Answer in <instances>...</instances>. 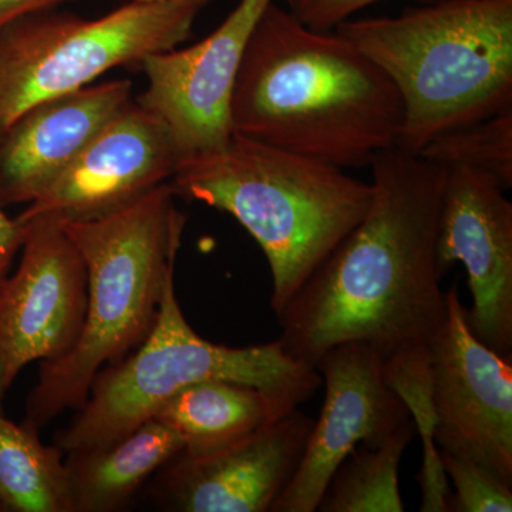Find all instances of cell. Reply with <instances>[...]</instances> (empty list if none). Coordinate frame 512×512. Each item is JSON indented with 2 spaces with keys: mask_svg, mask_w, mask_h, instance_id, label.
I'll return each instance as SVG.
<instances>
[{
  "mask_svg": "<svg viewBox=\"0 0 512 512\" xmlns=\"http://www.w3.org/2000/svg\"><path fill=\"white\" fill-rule=\"evenodd\" d=\"M365 217L276 313L286 352L315 367L362 342L383 359L430 345L447 318L436 241L446 167L393 147L370 161Z\"/></svg>",
  "mask_w": 512,
  "mask_h": 512,
  "instance_id": "obj_1",
  "label": "cell"
},
{
  "mask_svg": "<svg viewBox=\"0 0 512 512\" xmlns=\"http://www.w3.org/2000/svg\"><path fill=\"white\" fill-rule=\"evenodd\" d=\"M229 117L232 133L346 170L397 147L403 104L352 40L272 2L249 37Z\"/></svg>",
  "mask_w": 512,
  "mask_h": 512,
  "instance_id": "obj_2",
  "label": "cell"
},
{
  "mask_svg": "<svg viewBox=\"0 0 512 512\" xmlns=\"http://www.w3.org/2000/svg\"><path fill=\"white\" fill-rule=\"evenodd\" d=\"M175 197L165 183L96 220L60 222L86 265V315L76 345L40 365L23 423L40 430L64 410L80 409L101 370L147 338L187 224Z\"/></svg>",
  "mask_w": 512,
  "mask_h": 512,
  "instance_id": "obj_3",
  "label": "cell"
},
{
  "mask_svg": "<svg viewBox=\"0 0 512 512\" xmlns=\"http://www.w3.org/2000/svg\"><path fill=\"white\" fill-rule=\"evenodd\" d=\"M177 197L232 215L266 256L278 313L323 259L362 221L372 183L335 167L232 134L227 146L184 161Z\"/></svg>",
  "mask_w": 512,
  "mask_h": 512,
  "instance_id": "obj_4",
  "label": "cell"
},
{
  "mask_svg": "<svg viewBox=\"0 0 512 512\" xmlns=\"http://www.w3.org/2000/svg\"><path fill=\"white\" fill-rule=\"evenodd\" d=\"M335 30L396 86L404 151L419 154L440 134L512 107V0H437Z\"/></svg>",
  "mask_w": 512,
  "mask_h": 512,
  "instance_id": "obj_5",
  "label": "cell"
},
{
  "mask_svg": "<svg viewBox=\"0 0 512 512\" xmlns=\"http://www.w3.org/2000/svg\"><path fill=\"white\" fill-rule=\"evenodd\" d=\"M212 379L254 386L285 413L299 409L322 386L318 370L289 355L279 339L229 348L201 338L185 319L171 276L147 338L101 370L55 446L64 454L110 446L153 419L185 387Z\"/></svg>",
  "mask_w": 512,
  "mask_h": 512,
  "instance_id": "obj_6",
  "label": "cell"
},
{
  "mask_svg": "<svg viewBox=\"0 0 512 512\" xmlns=\"http://www.w3.org/2000/svg\"><path fill=\"white\" fill-rule=\"evenodd\" d=\"M197 16L175 6L127 2L94 20L52 9L9 23L0 29V133L42 101L180 46Z\"/></svg>",
  "mask_w": 512,
  "mask_h": 512,
  "instance_id": "obj_7",
  "label": "cell"
},
{
  "mask_svg": "<svg viewBox=\"0 0 512 512\" xmlns=\"http://www.w3.org/2000/svg\"><path fill=\"white\" fill-rule=\"evenodd\" d=\"M447 318L430 342L439 451L490 468L512 485V365L468 326L457 285L446 292Z\"/></svg>",
  "mask_w": 512,
  "mask_h": 512,
  "instance_id": "obj_8",
  "label": "cell"
},
{
  "mask_svg": "<svg viewBox=\"0 0 512 512\" xmlns=\"http://www.w3.org/2000/svg\"><path fill=\"white\" fill-rule=\"evenodd\" d=\"M272 2L239 0L200 42L141 62L147 87L134 100L167 128L178 164L221 150L231 140L229 106L239 66L256 23Z\"/></svg>",
  "mask_w": 512,
  "mask_h": 512,
  "instance_id": "obj_9",
  "label": "cell"
},
{
  "mask_svg": "<svg viewBox=\"0 0 512 512\" xmlns=\"http://www.w3.org/2000/svg\"><path fill=\"white\" fill-rule=\"evenodd\" d=\"M20 222V261L0 285V366L8 387L30 363L59 359L76 345L87 302L86 265L62 224Z\"/></svg>",
  "mask_w": 512,
  "mask_h": 512,
  "instance_id": "obj_10",
  "label": "cell"
},
{
  "mask_svg": "<svg viewBox=\"0 0 512 512\" xmlns=\"http://www.w3.org/2000/svg\"><path fill=\"white\" fill-rule=\"evenodd\" d=\"M384 359L372 346L346 342L319 357L325 400L301 464L271 512H315L330 477L359 444L383 443L412 420L386 382Z\"/></svg>",
  "mask_w": 512,
  "mask_h": 512,
  "instance_id": "obj_11",
  "label": "cell"
},
{
  "mask_svg": "<svg viewBox=\"0 0 512 512\" xmlns=\"http://www.w3.org/2000/svg\"><path fill=\"white\" fill-rule=\"evenodd\" d=\"M505 192L490 175L446 167L436 256L441 278L457 262L466 268L471 332L498 355L511 357L512 202Z\"/></svg>",
  "mask_w": 512,
  "mask_h": 512,
  "instance_id": "obj_12",
  "label": "cell"
},
{
  "mask_svg": "<svg viewBox=\"0 0 512 512\" xmlns=\"http://www.w3.org/2000/svg\"><path fill=\"white\" fill-rule=\"evenodd\" d=\"M313 423L295 409L229 446L181 451L150 480L151 498L173 512H271L301 464Z\"/></svg>",
  "mask_w": 512,
  "mask_h": 512,
  "instance_id": "obj_13",
  "label": "cell"
},
{
  "mask_svg": "<svg viewBox=\"0 0 512 512\" xmlns=\"http://www.w3.org/2000/svg\"><path fill=\"white\" fill-rule=\"evenodd\" d=\"M177 164L167 128L133 99L18 218L96 220L167 183Z\"/></svg>",
  "mask_w": 512,
  "mask_h": 512,
  "instance_id": "obj_14",
  "label": "cell"
},
{
  "mask_svg": "<svg viewBox=\"0 0 512 512\" xmlns=\"http://www.w3.org/2000/svg\"><path fill=\"white\" fill-rule=\"evenodd\" d=\"M128 79L89 84L30 107L0 133V204H32L133 100Z\"/></svg>",
  "mask_w": 512,
  "mask_h": 512,
  "instance_id": "obj_15",
  "label": "cell"
},
{
  "mask_svg": "<svg viewBox=\"0 0 512 512\" xmlns=\"http://www.w3.org/2000/svg\"><path fill=\"white\" fill-rule=\"evenodd\" d=\"M183 440L151 419L110 446L67 453L73 512H117L178 453Z\"/></svg>",
  "mask_w": 512,
  "mask_h": 512,
  "instance_id": "obj_16",
  "label": "cell"
},
{
  "mask_svg": "<svg viewBox=\"0 0 512 512\" xmlns=\"http://www.w3.org/2000/svg\"><path fill=\"white\" fill-rule=\"evenodd\" d=\"M286 414L254 386L212 379L185 387L153 419L180 436L185 453L202 454L244 439Z\"/></svg>",
  "mask_w": 512,
  "mask_h": 512,
  "instance_id": "obj_17",
  "label": "cell"
},
{
  "mask_svg": "<svg viewBox=\"0 0 512 512\" xmlns=\"http://www.w3.org/2000/svg\"><path fill=\"white\" fill-rule=\"evenodd\" d=\"M63 454L0 409V512H73Z\"/></svg>",
  "mask_w": 512,
  "mask_h": 512,
  "instance_id": "obj_18",
  "label": "cell"
},
{
  "mask_svg": "<svg viewBox=\"0 0 512 512\" xmlns=\"http://www.w3.org/2000/svg\"><path fill=\"white\" fill-rule=\"evenodd\" d=\"M414 436L410 420L377 446L359 444L330 477L316 511L403 512L399 466Z\"/></svg>",
  "mask_w": 512,
  "mask_h": 512,
  "instance_id": "obj_19",
  "label": "cell"
},
{
  "mask_svg": "<svg viewBox=\"0 0 512 512\" xmlns=\"http://www.w3.org/2000/svg\"><path fill=\"white\" fill-rule=\"evenodd\" d=\"M383 372L386 382L406 404L423 444V467L417 476L423 494L420 511L448 512L450 485L441 464L439 447L434 441L437 414L433 402L430 346L417 345L399 350L384 359Z\"/></svg>",
  "mask_w": 512,
  "mask_h": 512,
  "instance_id": "obj_20",
  "label": "cell"
},
{
  "mask_svg": "<svg viewBox=\"0 0 512 512\" xmlns=\"http://www.w3.org/2000/svg\"><path fill=\"white\" fill-rule=\"evenodd\" d=\"M417 156L440 165H461L493 177L505 191L512 187V107L446 131Z\"/></svg>",
  "mask_w": 512,
  "mask_h": 512,
  "instance_id": "obj_21",
  "label": "cell"
},
{
  "mask_svg": "<svg viewBox=\"0 0 512 512\" xmlns=\"http://www.w3.org/2000/svg\"><path fill=\"white\" fill-rule=\"evenodd\" d=\"M447 480L454 485L448 495V512H511L512 485L490 468L463 456L440 451Z\"/></svg>",
  "mask_w": 512,
  "mask_h": 512,
  "instance_id": "obj_22",
  "label": "cell"
},
{
  "mask_svg": "<svg viewBox=\"0 0 512 512\" xmlns=\"http://www.w3.org/2000/svg\"><path fill=\"white\" fill-rule=\"evenodd\" d=\"M379 2L383 0H286L296 19L319 32L335 30L355 13Z\"/></svg>",
  "mask_w": 512,
  "mask_h": 512,
  "instance_id": "obj_23",
  "label": "cell"
},
{
  "mask_svg": "<svg viewBox=\"0 0 512 512\" xmlns=\"http://www.w3.org/2000/svg\"><path fill=\"white\" fill-rule=\"evenodd\" d=\"M25 238V227L18 217L6 214L5 207L0 204V285L9 275L13 259L19 254Z\"/></svg>",
  "mask_w": 512,
  "mask_h": 512,
  "instance_id": "obj_24",
  "label": "cell"
},
{
  "mask_svg": "<svg viewBox=\"0 0 512 512\" xmlns=\"http://www.w3.org/2000/svg\"><path fill=\"white\" fill-rule=\"evenodd\" d=\"M73 0H0V29L9 23L37 12L56 9Z\"/></svg>",
  "mask_w": 512,
  "mask_h": 512,
  "instance_id": "obj_25",
  "label": "cell"
},
{
  "mask_svg": "<svg viewBox=\"0 0 512 512\" xmlns=\"http://www.w3.org/2000/svg\"><path fill=\"white\" fill-rule=\"evenodd\" d=\"M127 2L157 3V5L175 6V8L188 9L200 13L205 6L214 0H127Z\"/></svg>",
  "mask_w": 512,
  "mask_h": 512,
  "instance_id": "obj_26",
  "label": "cell"
},
{
  "mask_svg": "<svg viewBox=\"0 0 512 512\" xmlns=\"http://www.w3.org/2000/svg\"><path fill=\"white\" fill-rule=\"evenodd\" d=\"M8 389L9 387L6 386L5 377H3L2 366H0V409H2L3 397H5L6 390Z\"/></svg>",
  "mask_w": 512,
  "mask_h": 512,
  "instance_id": "obj_27",
  "label": "cell"
}]
</instances>
